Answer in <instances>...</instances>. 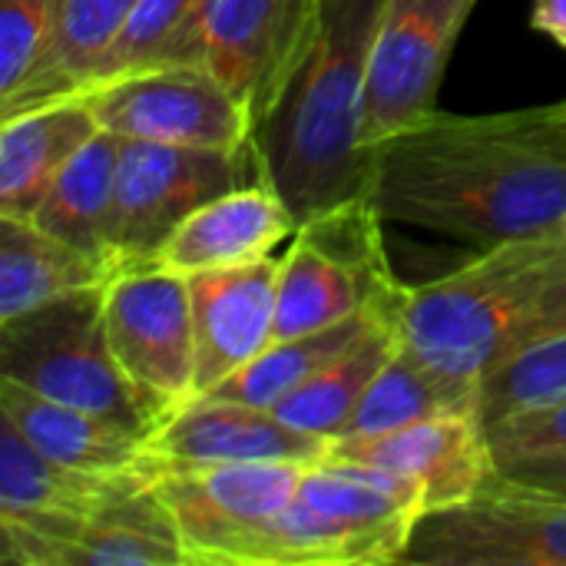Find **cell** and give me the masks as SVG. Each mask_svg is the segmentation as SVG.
<instances>
[{
	"mask_svg": "<svg viewBox=\"0 0 566 566\" xmlns=\"http://www.w3.org/2000/svg\"><path fill=\"white\" fill-rule=\"evenodd\" d=\"M368 199L405 222L471 245L566 226L560 103L488 116L438 113L371 149Z\"/></svg>",
	"mask_w": 566,
	"mask_h": 566,
	"instance_id": "6da1fadb",
	"label": "cell"
},
{
	"mask_svg": "<svg viewBox=\"0 0 566 566\" xmlns=\"http://www.w3.org/2000/svg\"><path fill=\"white\" fill-rule=\"evenodd\" d=\"M381 13L385 0H322L308 53L255 133L265 182L298 226L368 192L361 116Z\"/></svg>",
	"mask_w": 566,
	"mask_h": 566,
	"instance_id": "7a4b0ae2",
	"label": "cell"
},
{
	"mask_svg": "<svg viewBox=\"0 0 566 566\" xmlns=\"http://www.w3.org/2000/svg\"><path fill=\"white\" fill-rule=\"evenodd\" d=\"M566 275V226L488 245L468 265L405 285L398 302L401 345L421 361L478 381L524 348L547 289Z\"/></svg>",
	"mask_w": 566,
	"mask_h": 566,
	"instance_id": "3957f363",
	"label": "cell"
},
{
	"mask_svg": "<svg viewBox=\"0 0 566 566\" xmlns=\"http://www.w3.org/2000/svg\"><path fill=\"white\" fill-rule=\"evenodd\" d=\"M0 378L43 398L106 415L146 438L156 434L143 401L109 352L103 289L73 292L0 322Z\"/></svg>",
	"mask_w": 566,
	"mask_h": 566,
	"instance_id": "277c9868",
	"label": "cell"
},
{
	"mask_svg": "<svg viewBox=\"0 0 566 566\" xmlns=\"http://www.w3.org/2000/svg\"><path fill=\"white\" fill-rule=\"evenodd\" d=\"M381 222L365 192L298 226L279 259L272 342L338 325L405 285L388 265Z\"/></svg>",
	"mask_w": 566,
	"mask_h": 566,
	"instance_id": "5b68a950",
	"label": "cell"
},
{
	"mask_svg": "<svg viewBox=\"0 0 566 566\" xmlns=\"http://www.w3.org/2000/svg\"><path fill=\"white\" fill-rule=\"evenodd\" d=\"M252 182H265L255 143L245 149H199L123 139L109 229L113 272L153 262L189 212Z\"/></svg>",
	"mask_w": 566,
	"mask_h": 566,
	"instance_id": "8992f818",
	"label": "cell"
},
{
	"mask_svg": "<svg viewBox=\"0 0 566 566\" xmlns=\"http://www.w3.org/2000/svg\"><path fill=\"white\" fill-rule=\"evenodd\" d=\"M109 352L159 431L196 401V328L189 282L153 262L129 265L103 285Z\"/></svg>",
	"mask_w": 566,
	"mask_h": 566,
	"instance_id": "52a82bcc",
	"label": "cell"
},
{
	"mask_svg": "<svg viewBox=\"0 0 566 566\" xmlns=\"http://www.w3.org/2000/svg\"><path fill=\"white\" fill-rule=\"evenodd\" d=\"M405 564L566 566V494L497 471L478 497L424 511Z\"/></svg>",
	"mask_w": 566,
	"mask_h": 566,
	"instance_id": "ba28073f",
	"label": "cell"
},
{
	"mask_svg": "<svg viewBox=\"0 0 566 566\" xmlns=\"http://www.w3.org/2000/svg\"><path fill=\"white\" fill-rule=\"evenodd\" d=\"M308 464H159L153 488L169 504L186 564L242 566L249 541L298 497Z\"/></svg>",
	"mask_w": 566,
	"mask_h": 566,
	"instance_id": "9c48e42d",
	"label": "cell"
},
{
	"mask_svg": "<svg viewBox=\"0 0 566 566\" xmlns=\"http://www.w3.org/2000/svg\"><path fill=\"white\" fill-rule=\"evenodd\" d=\"M478 0H385L365 90L361 149L438 116V90Z\"/></svg>",
	"mask_w": 566,
	"mask_h": 566,
	"instance_id": "30bf717a",
	"label": "cell"
},
{
	"mask_svg": "<svg viewBox=\"0 0 566 566\" xmlns=\"http://www.w3.org/2000/svg\"><path fill=\"white\" fill-rule=\"evenodd\" d=\"M80 99L90 103L99 129L119 139L245 149L255 143L249 109L199 63L156 66L103 83Z\"/></svg>",
	"mask_w": 566,
	"mask_h": 566,
	"instance_id": "8fae6325",
	"label": "cell"
},
{
	"mask_svg": "<svg viewBox=\"0 0 566 566\" xmlns=\"http://www.w3.org/2000/svg\"><path fill=\"white\" fill-rule=\"evenodd\" d=\"M129 478L136 474L96 478L66 468L0 418V564L60 566L83 524Z\"/></svg>",
	"mask_w": 566,
	"mask_h": 566,
	"instance_id": "7c38bea8",
	"label": "cell"
},
{
	"mask_svg": "<svg viewBox=\"0 0 566 566\" xmlns=\"http://www.w3.org/2000/svg\"><path fill=\"white\" fill-rule=\"evenodd\" d=\"M322 20V0H209L199 66L249 109L255 133L272 116Z\"/></svg>",
	"mask_w": 566,
	"mask_h": 566,
	"instance_id": "4fadbf2b",
	"label": "cell"
},
{
	"mask_svg": "<svg viewBox=\"0 0 566 566\" xmlns=\"http://www.w3.org/2000/svg\"><path fill=\"white\" fill-rule=\"evenodd\" d=\"M325 458L378 464L411 478L421 488L428 511L478 497L497 474L488 428L478 415L431 418L375 438L332 441Z\"/></svg>",
	"mask_w": 566,
	"mask_h": 566,
	"instance_id": "5bb4252c",
	"label": "cell"
},
{
	"mask_svg": "<svg viewBox=\"0 0 566 566\" xmlns=\"http://www.w3.org/2000/svg\"><path fill=\"white\" fill-rule=\"evenodd\" d=\"M196 328V398L259 358L275 338L279 259L189 275Z\"/></svg>",
	"mask_w": 566,
	"mask_h": 566,
	"instance_id": "9a60e30c",
	"label": "cell"
},
{
	"mask_svg": "<svg viewBox=\"0 0 566 566\" xmlns=\"http://www.w3.org/2000/svg\"><path fill=\"white\" fill-rule=\"evenodd\" d=\"M325 451V438L305 434L265 408L222 398L189 401L149 438V454L159 464H318Z\"/></svg>",
	"mask_w": 566,
	"mask_h": 566,
	"instance_id": "2e32d148",
	"label": "cell"
},
{
	"mask_svg": "<svg viewBox=\"0 0 566 566\" xmlns=\"http://www.w3.org/2000/svg\"><path fill=\"white\" fill-rule=\"evenodd\" d=\"M298 232V219L269 182L239 186L189 212L153 255V265L182 279L272 255Z\"/></svg>",
	"mask_w": 566,
	"mask_h": 566,
	"instance_id": "e0dca14e",
	"label": "cell"
},
{
	"mask_svg": "<svg viewBox=\"0 0 566 566\" xmlns=\"http://www.w3.org/2000/svg\"><path fill=\"white\" fill-rule=\"evenodd\" d=\"M0 418L46 458L96 478L146 474L159 468L146 434L106 415L43 398L10 378H0Z\"/></svg>",
	"mask_w": 566,
	"mask_h": 566,
	"instance_id": "ac0fdd59",
	"label": "cell"
},
{
	"mask_svg": "<svg viewBox=\"0 0 566 566\" xmlns=\"http://www.w3.org/2000/svg\"><path fill=\"white\" fill-rule=\"evenodd\" d=\"M133 7L136 0H56L43 53L20 86L0 99V116L83 96L123 33Z\"/></svg>",
	"mask_w": 566,
	"mask_h": 566,
	"instance_id": "d6986e66",
	"label": "cell"
},
{
	"mask_svg": "<svg viewBox=\"0 0 566 566\" xmlns=\"http://www.w3.org/2000/svg\"><path fill=\"white\" fill-rule=\"evenodd\" d=\"M411 534L415 527H371L295 497L249 541L242 566L405 564Z\"/></svg>",
	"mask_w": 566,
	"mask_h": 566,
	"instance_id": "ffe728a7",
	"label": "cell"
},
{
	"mask_svg": "<svg viewBox=\"0 0 566 566\" xmlns=\"http://www.w3.org/2000/svg\"><path fill=\"white\" fill-rule=\"evenodd\" d=\"M99 133L86 99L0 116V216L30 219L60 169Z\"/></svg>",
	"mask_w": 566,
	"mask_h": 566,
	"instance_id": "44dd1931",
	"label": "cell"
},
{
	"mask_svg": "<svg viewBox=\"0 0 566 566\" xmlns=\"http://www.w3.org/2000/svg\"><path fill=\"white\" fill-rule=\"evenodd\" d=\"M153 478H129L83 524L60 566H189L176 517L153 488Z\"/></svg>",
	"mask_w": 566,
	"mask_h": 566,
	"instance_id": "7402d4cb",
	"label": "cell"
},
{
	"mask_svg": "<svg viewBox=\"0 0 566 566\" xmlns=\"http://www.w3.org/2000/svg\"><path fill=\"white\" fill-rule=\"evenodd\" d=\"M113 265L43 232L30 219L0 216V322L63 295L103 289Z\"/></svg>",
	"mask_w": 566,
	"mask_h": 566,
	"instance_id": "603a6c76",
	"label": "cell"
},
{
	"mask_svg": "<svg viewBox=\"0 0 566 566\" xmlns=\"http://www.w3.org/2000/svg\"><path fill=\"white\" fill-rule=\"evenodd\" d=\"M398 305L385 308L342 355H335L328 365H322L308 381H302L295 391H289L272 415H279L285 424L318 434L328 444L342 434L348 418L355 415L358 401L378 378V371L388 365V358L398 352Z\"/></svg>",
	"mask_w": 566,
	"mask_h": 566,
	"instance_id": "cb8c5ba5",
	"label": "cell"
},
{
	"mask_svg": "<svg viewBox=\"0 0 566 566\" xmlns=\"http://www.w3.org/2000/svg\"><path fill=\"white\" fill-rule=\"evenodd\" d=\"M451 415L481 418V385L468 378H454L421 361L405 345H398V352L378 371V378L371 381V388L365 391V398L358 401L355 415L348 418V424L335 441L375 438Z\"/></svg>",
	"mask_w": 566,
	"mask_h": 566,
	"instance_id": "d4e9b609",
	"label": "cell"
},
{
	"mask_svg": "<svg viewBox=\"0 0 566 566\" xmlns=\"http://www.w3.org/2000/svg\"><path fill=\"white\" fill-rule=\"evenodd\" d=\"M123 139L99 129L53 179L40 199L30 222L43 232L109 262V229L116 206V172H119ZM113 265V262H109Z\"/></svg>",
	"mask_w": 566,
	"mask_h": 566,
	"instance_id": "484cf974",
	"label": "cell"
},
{
	"mask_svg": "<svg viewBox=\"0 0 566 566\" xmlns=\"http://www.w3.org/2000/svg\"><path fill=\"white\" fill-rule=\"evenodd\" d=\"M405 285L375 302L371 308L328 325L322 332H308V335H295V338H279L272 342L259 358H252L242 371H235L232 378H226L219 388H212L202 398H222V401H239V405H252V408H265L272 411L289 391H295L302 381H308L322 365H328L335 355H342L385 308L401 302Z\"/></svg>",
	"mask_w": 566,
	"mask_h": 566,
	"instance_id": "4316f807",
	"label": "cell"
},
{
	"mask_svg": "<svg viewBox=\"0 0 566 566\" xmlns=\"http://www.w3.org/2000/svg\"><path fill=\"white\" fill-rule=\"evenodd\" d=\"M206 7L209 0H136L90 90L156 66L199 63Z\"/></svg>",
	"mask_w": 566,
	"mask_h": 566,
	"instance_id": "83f0119b",
	"label": "cell"
},
{
	"mask_svg": "<svg viewBox=\"0 0 566 566\" xmlns=\"http://www.w3.org/2000/svg\"><path fill=\"white\" fill-rule=\"evenodd\" d=\"M566 398V332L544 335L507 355L481 378V421L484 428L541 411Z\"/></svg>",
	"mask_w": 566,
	"mask_h": 566,
	"instance_id": "f1b7e54d",
	"label": "cell"
},
{
	"mask_svg": "<svg viewBox=\"0 0 566 566\" xmlns=\"http://www.w3.org/2000/svg\"><path fill=\"white\" fill-rule=\"evenodd\" d=\"M56 0H0V99L30 73L50 36Z\"/></svg>",
	"mask_w": 566,
	"mask_h": 566,
	"instance_id": "f546056e",
	"label": "cell"
},
{
	"mask_svg": "<svg viewBox=\"0 0 566 566\" xmlns=\"http://www.w3.org/2000/svg\"><path fill=\"white\" fill-rule=\"evenodd\" d=\"M491 454L497 471H507L521 461L544 458V454H564L566 451V398L541 408V411H524L511 415L497 424L488 428Z\"/></svg>",
	"mask_w": 566,
	"mask_h": 566,
	"instance_id": "4dcf8cb0",
	"label": "cell"
},
{
	"mask_svg": "<svg viewBox=\"0 0 566 566\" xmlns=\"http://www.w3.org/2000/svg\"><path fill=\"white\" fill-rule=\"evenodd\" d=\"M514 481L534 484V488H547V491H564L566 494V451L564 454H544V458H531L521 461L507 471H501Z\"/></svg>",
	"mask_w": 566,
	"mask_h": 566,
	"instance_id": "1f68e13d",
	"label": "cell"
},
{
	"mask_svg": "<svg viewBox=\"0 0 566 566\" xmlns=\"http://www.w3.org/2000/svg\"><path fill=\"white\" fill-rule=\"evenodd\" d=\"M566 332V275L557 279L547 295L541 298L537 305V315H534V332H531V342L534 338H544V335H557Z\"/></svg>",
	"mask_w": 566,
	"mask_h": 566,
	"instance_id": "d6a6232c",
	"label": "cell"
},
{
	"mask_svg": "<svg viewBox=\"0 0 566 566\" xmlns=\"http://www.w3.org/2000/svg\"><path fill=\"white\" fill-rule=\"evenodd\" d=\"M531 23L566 46V0H534V17Z\"/></svg>",
	"mask_w": 566,
	"mask_h": 566,
	"instance_id": "836d02e7",
	"label": "cell"
},
{
	"mask_svg": "<svg viewBox=\"0 0 566 566\" xmlns=\"http://www.w3.org/2000/svg\"><path fill=\"white\" fill-rule=\"evenodd\" d=\"M560 109H564V113H566V99H560Z\"/></svg>",
	"mask_w": 566,
	"mask_h": 566,
	"instance_id": "e575fe53",
	"label": "cell"
}]
</instances>
